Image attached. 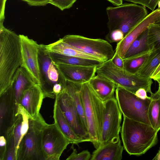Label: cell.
I'll use <instances>...</instances> for the list:
<instances>
[{
    "label": "cell",
    "mask_w": 160,
    "mask_h": 160,
    "mask_svg": "<svg viewBox=\"0 0 160 160\" xmlns=\"http://www.w3.org/2000/svg\"><path fill=\"white\" fill-rule=\"evenodd\" d=\"M65 43L103 62L111 60L115 51L107 41L76 35H67L62 38Z\"/></svg>",
    "instance_id": "8"
},
{
    "label": "cell",
    "mask_w": 160,
    "mask_h": 160,
    "mask_svg": "<svg viewBox=\"0 0 160 160\" xmlns=\"http://www.w3.org/2000/svg\"><path fill=\"white\" fill-rule=\"evenodd\" d=\"M80 93L90 142L97 149L101 144L104 102L97 96L88 82L82 84Z\"/></svg>",
    "instance_id": "3"
},
{
    "label": "cell",
    "mask_w": 160,
    "mask_h": 160,
    "mask_svg": "<svg viewBox=\"0 0 160 160\" xmlns=\"http://www.w3.org/2000/svg\"><path fill=\"white\" fill-rule=\"evenodd\" d=\"M154 50L149 49L124 59L123 68L129 72L135 73Z\"/></svg>",
    "instance_id": "27"
},
{
    "label": "cell",
    "mask_w": 160,
    "mask_h": 160,
    "mask_svg": "<svg viewBox=\"0 0 160 160\" xmlns=\"http://www.w3.org/2000/svg\"><path fill=\"white\" fill-rule=\"evenodd\" d=\"M156 81L158 83V90L156 92L160 95V79H158Z\"/></svg>",
    "instance_id": "45"
},
{
    "label": "cell",
    "mask_w": 160,
    "mask_h": 160,
    "mask_svg": "<svg viewBox=\"0 0 160 160\" xmlns=\"http://www.w3.org/2000/svg\"><path fill=\"white\" fill-rule=\"evenodd\" d=\"M47 53L53 63H60L74 65L98 67L104 62L97 60L68 56L56 53Z\"/></svg>",
    "instance_id": "24"
},
{
    "label": "cell",
    "mask_w": 160,
    "mask_h": 160,
    "mask_svg": "<svg viewBox=\"0 0 160 160\" xmlns=\"http://www.w3.org/2000/svg\"><path fill=\"white\" fill-rule=\"evenodd\" d=\"M96 73L110 80L117 87L133 93H135L140 88H144L147 92H152L151 87L153 81L151 78L142 76L119 68L114 64L111 59L97 67Z\"/></svg>",
    "instance_id": "4"
},
{
    "label": "cell",
    "mask_w": 160,
    "mask_h": 160,
    "mask_svg": "<svg viewBox=\"0 0 160 160\" xmlns=\"http://www.w3.org/2000/svg\"><path fill=\"white\" fill-rule=\"evenodd\" d=\"M7 150V140L4 135L0 137V160H5Z\"/></svg>",
    "instance_id": "37"
},
{
    "label": "cell",
    "mask_w": 160,
    "mask_h": 160,
    "mask_svg": "<svg viewBox=\"0 0 160 160\" xmlns=\"http://www.w3.org/2000/svg\"><path fill=\"white\" fill-rule=\"evenodd\" d=\"M150 94L148 116L150 125L158 132L160 130V95L157 92Z\"/></svg>",
    "instance_id": "26"
},
{
    "label": "cell",
    "mask_w": 160,
    "mask_h": 160,
    "mask_svg": "<svg viewBox=\"0 0 160 160\" xmlns=\"http://www.w3.org/2000/svg\"><path fill=\"white\" fill-rule=\"evenodd\" d=\"M147 93L144 88H140L134 94L138 98L142 99H146L150 98L147 96Z\"/></svg>",
    "instance_id": "41"
},
{
    "label": "cell",
    "mask_w": 160,
    "mask_h": 160,
    "mask_svg": "<svg viewBox=\"0 0 160 160\" xmlns=\"http://www.w3.org/2000/svg\"><path fill=\"white\" fill-rule=\"evenodd\" d=\"M34 84L26 70L21 66L19 67L15 73L10 86L13 91L18 105L24 91Z\"/></svg>",
    "instance_id": "22"
},
{
    "label": "cell",
    "mask_w": 160,
    "mask_h": 160,
    "mask_svg": "<svg viewBox=\"0 0 160 160\" xmlns=\"http://www.w3.org/2000/svg\"><path fill=\"white\" fill-rule=\"evenodd\" d=\"M150 78L156 81L158 79H160V63Z\"/></svg>",
    "instance_id": "42"
},
{
    "label": "cell",
    "mask_w": 160,
    "mask_h": 160,
    "mask_svg": "<svg viewBox=\"0 0 160 160\" xmlns=\"http://www.w3.org/2000/svg\"><path fill=\"white\" fill-rule=\"evenodd\" d=\"M135 4H139L142 6L146 7L152 11L155 8L160 0H124Z\"/></svg>",
    "instance_id": "35"
},
{
    "label": "cell",
    "mask_w": 160,
    "mask_h": 160,
    "mask_svg": "<svg viewBox=\"0 0 160 160\" xmlns=\"http://www.w3.org/2000/svg\"><path fill=\"white\" fill-rule=\"evenodd\" d=\"M88 83L97 96L104 102L114 97L117 86L106 78L97 74Z\"/></svg>",
    "instance_id": "17"
},
{
    "label": "cell",
    "mask_w": 160,
    "mask_h": 160,
    "mask_svg": "<svg viewBox=\"0 0 160 160\" xmlns=\"http://www.w3.org/2000/svg\"><path fill=\"white\" fill-rule=\"evenodd\" d=\"M115 98L123 116L137 121L150 125L148 111L151 99H141L133 93L122 88L117 87Z\"/></svg>",
    "instance_id": "7"
},
{
    "label": "cell",
    "mask_w": 160,
    "mask_h": 160,
    "mask_svg": "<svg viewBox=\"0 0 160 160\" xmlns=\"http://www.w3.org/2000/svg\"><path fill=\"white\" fill-rule=\"evenodd\" d=\"M40 45L43 51L46 53H56L68 56L98 60L65 43L62 38L48 45Z\"/></svg>",
    "instance_id": "20"
},
{
    "label": "cell",
    "mask_w": 160,
    "mask_h": 160,
    "mask_svg": "<svg viewBox=\"0 0 160 160\" xmlns=\"http://www.w3.org/2000/svg\"><path fill=\"white\" fill-rule=\"evenodd\" d=\"M54 123L70 143L78 144L84 142L75 133L55 100L53 108Z\"/></svg>",
    "instance_id": "21"
},
{
    "label": "cell",
    "mask_w": 160,
    "mask_h": 160,
    "mask_svg": "<svg viewBox=\"0 0 160 160\" xmlns=\"http://www.w3.org/2000/svg\"><path fill=\"white\" fill-rule=\"evenodd\" d=\"M123 33L118 30H114L109 31L106 35V39L109 43L117 42H120L124 38Z\"/></svg>",
    "instance_id": "33"
},
{
    "label": "cell",
    "mask_w": 160,
    "mask_h": 160,
    "mask_svg": "<svg viewBox=\"0 0 160 160\" xmlns=\"http://www.w3.org/2000/svg\"><path fill=\"white\" fill-rule=\"evenodd\" d=\"M70 143L55 124L45 125L42 131V147L45 160H59Z\"/></svg>",
    "instance_id": "9"
},
{
    "label": "cell",
    "mask_w": 160,
    "mask_h": 160,
    "mask_svg": "<svg viewBox=\"0 0 160 160\" xmlns=\"http://www.w3.org/2000/svg\"><path fill=\"white\" fill-rule=\"evenodd\" d=\"M104 104L100 146L120 139L119 133L121 128L122 113L115 97H114L105 102Z\"/></svg>",
    "instance_id": "10"
},
{
    "label": "cell",
    "mask_w": 160,
    "mask_h": 160,
    "mask_svg": "<svg viewBox=\"0 0 160 160\" xmlns=\"http://www.w3.org/2000/svg\"><path fill=\"white\" fill-rule=\"evenodd\" d=\"M48 78L52 82H58L59 80V73L52 61L48 69Z\"/></svg>",
    "instance_id": "36"
},
{
    "label": "cell",
    "mask_w": 160,
    "mask_h": 160,
    "mask_svg": "<svg viewBox=\"0 0 160 160\" xmlns=\"http://www.w3.org/2000/svg\"><path fill=\"white\" fill-rule=\"evenodd\" d=\"M0 0V25H3L5 18L4 12L5 5L7 0Z\"/></svg>",
    "instance_id": "40"
},
{
    "label": "cell",
    "mask_w": 160,
    "mask_h": 160,
    "mask_svg": "<svg viewBox=\"0 0 160 160\" xmlns=\"http://www.w3.org/2000/svg\"><path fill=\"white\" fill-rule=\"evenodd\" d=\"M55 99L75 133L84 142H90L89 135L83 126L73 99L65 88Z\"/></svg>",
    "instance_id": "12"
},
{
    "label": "cell",
    "mask_w": 160,
    "mask_h": 160,
    "mask_svg": "<svg viewBox=\"0 0 160 160\" xmlns=\"http://www.w3.org/2000/svg\"><path fill=\"white\" fill-rule=\"evenodd\" d=\"M112 62L114 65L121 68H124V59L117 53H114L111 59Z\"/></svg>",
    "instance_id": "38"
},
{
    "label": "cell",
    "mask_w": 160,
    "mask_h": 160,
    "mask_svg": "<svg viewBox=\"0 0 160 160\" xmlns=\"http://www.w3.org/2000/svg\"><path fill=\"white\" fill-rule=\"evenodd\" d=\"M149 49L151 48L148 43L147 29L131 44L126 53L124 59Z\"/></svg>",
    "instance_id": "29"
},
{
    "label": "cell",
    "mask_w": 160,
    "mask_h": 160,
    "mask_svg": "<svg viewBox=\"0 0 160 160\" xmlns=\"http://www.w3.org/2000/svg\"><path fill=\"white\" fill-rule=\"evenodd\" d=\"M160 15V9L158 8L148 14L125 35L120 42L117 43L115 53L124 59L127 50L132 43L142 33L148 29L151 24L155 22Z\"/></svg>",
    "instance_id": "15"
},
{
    "label": "cell",
    "mask_w": 160,
    "mask_h": 160,
    "mask_svg": "<svg viewBox=\"0 0 160 160\" xmlns=\"http://www.w3.org/2000/svg\"><path fill=\"white\" fill-rule=\"evenodd\" d=\"M77 0H50L49 3L62 11L71 7Z\"/></svg>",
    "instance_id": "34"
},
{
    "label": "cell",
    "mask_w": 160,
    "mask_h": 160,
    "mask_svg": "<svg viewBox=\"0 0 160 160\" xmlns=\"http://www.w3.org/2000/svg\"><path fill=\"white\" fill-rule=\"evenodd\" d=\"M22 62L21 66L26 71L36 84L41 86L38 54L40 45L27 36L19 35Z\"/></svg>",
    "instance_id": "11"
},
{
    "label": "cell",
    "mask_w": 160,
    "mask_h": 160,
    "mask_svg": "<svg viewBox=\"0 0 160 160\" xmlns=\"http://www.w3.org/2000/svg\"><path fill=\"white\" fill-rule=\"evenodd\" d=\"M30 117L26 110L19 104L16 117L12 126L17 152L19 144L28 129Z\"/></svg>",
    "instance_id": "23"
},
{
    "label": "cell",
    "mask_w": 160,
    "mask_h": 160,
    "mask_svg": "<svg viewBox=\"0 0 160 160\" xmlns=\"http://www.w3.org/2000/svg\"><path fill=\"white\" fill-rule=\"evenodd\" d=\"M31 6H43L49 3L50 0H22Z\"/></svg>",
    "instance_id": "39"
},
{
    "label": "cell",
    "mask_w": 160,
    "mask_h": 160,
    "mask_svg": "<svg viewBox=\"0 0 160 160\" xmlns=\"http://www.w3.org/2000/svg\"><path fill=\"white\" fill-rule=\"evenodd\" d=\"M22 62L19 35L0 25V95L9 87Z\"/></svg>",
    "instance_id": "1"
},
{
    "label": "cell",
    "mask_w": 160,
    "mask_h": 160,
    "mask_svg": "<svg viewBox=\"0 0 160 160\" xmlns=\"http://www.w3.org/2000/svg\"><path fill=\"white\" fill-rule=\"evenodd\" d=\"M60 76L65 80L82 84L88 82L95 76L97 67L74 65L53 63Z\"/></svg>",
    "instance_id": "14"
},
{
    "label": "cell",
    "mask_w": 160,
    "mask_h": 160,
    "mask_svg": "<svg viewBox=\"0 0 160 160\" xmlns=\"http://www.w3.org/2000/svg\"><path fill=\"white\" fill-rule=\"evenodd\" d=\"M123 116L120 132L124 149L128 154L141 156L157 144L158 132L150 125Z\"/></svg>",
    "instance_id": "2"
},
{
    "label": "cell",
    "mask_w": 160,
    "mask_h": 160,
    "mask_svg": "<svg viewBox=\"0 0 160 160\" xmlns=\"http://www.w3.org/2000/svg\"><path fill=\"white\" fill-rule=\"evenodd\" d=\"M44 98L41 87L35 84L24 91L19 104L26 110L31 117L34 118L40 114Z\"/></svg>",
    "instance_id": "16"
},
{
    "label": "cell",
    "mask_w": 160,
    "mask_h": 160,
    "mask_svg": "<svg viewBox=\"0 0 160 160\" xmlns=\"http://www.w3.org/2000/svg\"><path fill=\"white\" fill-rule=\"evenodd\" d=\"M152 160H160V150H159L158 152L156 154V155L152 159Z\"/></svg>",
    "instance_id": "44"
},
{
    "label": "cell",
    "mask_w": 160,
    "mask_h": 160,
    "mask_svg": "<svg viewBox=\"0 0 160 160\" xmlns=\"http://www.w3.org/2000/svg\"><path fill=\"white\" fill-rule=\"evenodd\" d=\"M124 147L120 139L100 146L93 152L91 160H121Z\"/></svg>",
    "instance_id": "18"
},
{
    "label": "cell",
    "mask_w": 160,
    "mask_h": 160,
    "mask_svg": "<svg viewBox=\"0 0 160 160\" xmlns=\"http://www.w3.org/2000/svg\"><path fill=\"white\" fill-rule=\"evenodd\" d=\"M76 150L73 148V151L66 159L67 160H88L90 159L91 155L88 150H83L77 153Z\"/></svg>",
    "instance_id": "32"
},
{
    "label": "cell",
    "mask_w": 160,
    "mask_h": 160,
    "mask_svg": "<svg viewBox=\"0 0 160 160\" xmlns=\"http://www.w3.org/2000/svg\"><path fill=\"white\" fill-rule=\"evenodd\" d=\"M106 11L109 31L118 30L124 36L148 14L145 7L135 3H125L118 6L108 7Z\"/></svg>",
    "instance_id": "5"
},
{
    "label": "cell",
    "mask_w": 160,
    "mask_h": 160,
    "mask_svg": "<svg viewBox=\"0 0 160 160\" xmlns=\"http://www.w3.org/2000/svg\"></svg>",
    "instance_id": "48"
},
{
    "label": "cell",
    "mask_w": 160,
    "mask_h": 160,
    "mask_svg": "<svg viewBox=\"0 0 160 160\" xmlns=\"http://www.w3.org/2000/svg\"><path fill=\"white\" fill-rule=\"evenodd\" d=\"M158 8L160 9V1L159 2L158 4Z\"/></svg>",
    "instance_id": "47"
},
{
    "label": "cell",
    "mask_w": 160,
    "mask_h": 160,
    "mask_svg": "<svg viewBox=\"0 0 160 160\" xmlns=\"http://www.w3.org/2000/svg\"><path fill=\"white\" fill-rule=\"evenodd\" d=\"M82 84L65 81L64 88L66 89L72 98L83 126L88 132L87 123L80 93Z\"/></svg>",
    "instance_id": "25"
},
{
    "label": "cell",
    "mask_w": 160,
    "mask_h": 160,
    "mask_svg": "<svg viewBox=\"0 0 160 160\" xmlns=\"http://www.w3.org/2000/svg\"><path fill=\"white\" fill-rule=\"evenodd\" d=\"M160 63V50H154L135 73L150 77Z\"/></svg>",
    "instance_id": "28"
},
{
    "label": "cell",
    "mask_w": 160,
    "mask_h": 160,
    "mask_svg": "<svg viewBox=\"0 0 160 160\" xmlns=\"http://www.w3.org/2000/svg\"><path fill=\"white\" fill-rule=\"evenodd\" d=\"M7 140V150L5 160H17V151L12 126L4 135Z\"/></svg>",
    "instance_id": "31"
},
{
    "label": "cell",
    "mask_w": 160,
    "mask_h": 160,
    "mask_svg": "<svg viewBox=\"0 0 160 160\" xmlns=\"http://www.w3.org/2000/svg\"><path fill=\"white\" fill-rule=\"evenodd\" d=\"M148 41L151 49L160 50V24H151L148 29Z\"/></svg>",
    "instance_id": "30"
},
{
    "label": "cell",
    "mask_w": 160,
    "mask_h": 160,
    "mask_svg": "<svg viewBox=\"0 0 160 160\" xmlns=\"http://www.w3.org/2000/svg\"><path fill=\"white\" fill-rule=\"evenodd\" d=\"M17 104L13 91L9 86L0 95V132L4 135L15 120L18 112Z\"/></svg>",
    "instance_id": "13"
},
{
    "label": "cell",
    "mask_w": 160,
    "mask_h": 160,
    "mask_svg": "<svg viewBox=\"0 0 160 160\" xmlns=\"http://www.w3.org/2000/svg\"><path fill=\"white\" fill-rule=\"evenodd\" d=\"M155 23L157 24H160V15L157 19Z\"/></svg>",
    "instance_id": "46"
},
{
    "label": "cell",
    "mask_w": 160,
    "mask_h": 160,
    "mask_svg": "<svg viewBox=\"0 0 160 160\" xmlns=\"http://www.w3.org/2000/svg\"><path fill=\"white\" fill-rule=\"evenodd\" d=\"M113 5L118 6L122 4L123 0H107Z\"/></svg>",
    "instance_id": "43"
},
{
    "label": "cell",
    "mask_w": 160,
    "mask_h": 160,
    "mask_svg": "<svg viewBox=\"0 0 160 160\" xmlns=\"http://www.w3.org/2000/svg\"><path fill=\"white\" fill-rule=\"evenodd\" d=\"M46 123L40 113L35 117H30L28 129L19 144L17 160H45L42 140Z\"/></svg>",
    "instance_id": "6"
},
{
    "label": "cell",
    "mask_w": 160,
    "mask_h": 160,
    "mask_svg": "<svg viewBox=\"0 0 160 160\" xmlns=\"http://www.w3.org/2000/svg\"><path fill=\"white\" fill-rule=\"evenodd\" d=\"M38 59L41 81V87L43 93L44 98H55V97L52 93L54 84L49 80L48 75V69L52 60L48 53L43 51L40 45Z\"/></svg>",
    "instance_id": "19"
}]
</instances>
